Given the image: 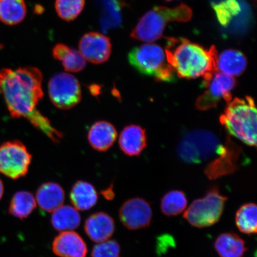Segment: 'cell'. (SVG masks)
I'll return each instance as SVG.
<instances>
[{
    "mask_svg": "<svg viewBox=\"0 0 257 257\" xmlns=\"http://www.w3.org/2000/svg\"><path fill=\"white\" fill-rule=\"evenodd\" d=\"M101 195L103 196L106 200L111 201L113 200L115 197V193L112 189V185L110 186L104 190L101 191Z\"/></svg>",
    "mask_w": 257,
    "mask_h": 257,
    "instance_id": "32",
    "label": "cell"
},
{
    "mask_svg": "<svg viewBox=\"0 0 257 257\" xmlns=\"http://www.w3.org/2000/svg\"><path fill=\"white\" fill-rule=\"evenodd\" d=\"M165 1L169 2L174 1V0H165Z\"/></svg>",
    "mask_w": 257,
    "mask_h": 257,
    "instance_id": "34",
    "label": "cell"
},
{
    "mask_svg": "<svg viewBox=\"0 0 257 257\" xmlns=\"http://www.w3.org/2000/svg\"><path fill=\"white\" fill-rule=\"evenodd\" d=\"M35 199L42 210L51 213L63 205L65 192L57 183L46 182L38 188Z\"/></svg>",
    "mask_w": 257,
    "mask_h": 257,
    "instance_id": "18",
    "label": "cell"
},
{
    "mask_svg": "<svg viewBox=\"0 0 257 257\" xmlns=\"http://www.w3.org/2000/svg\"><path fill=\"white\" fill-rule=\"evenodd\" d=\"M128 60L138 72L157 81L172 82L176 80L175 72L158 45L147 44L134 48L128 53Z\"/></svg>",
    "mask_w": 257,
    "mask_h": 257,
    "instance_id": "5",
    "label": "cell"
},
{
    "mask_svg": "<svg viewBox=\"0 0 257 257\" xmlns=\"http://www.w3.org/2000/svg\"><path fill=\"white\" fill-rule=\"evenodd\" d=\"M247 59L240 51L233 49L224 50L217 57L218 71L231 76H238L245 71Z\"/></svg>",
    "mask_w": 257,
    "mask_h": 257,
    "instance_id": "21",
    "label": "cell"
},
{
    "mask_svg": "<svg viewBox=\"0 0 257 257\" xmlns=\"http://www.w3.org/2000/svg\"><path fill=\"white\" fill-rule=\"evenodd\" d=\"M224 145L216 135L206 130H195L182 138L178 155L183 162L199 164L222 152Z\"/></svg>",
    "mask_w": 257,
    "mask_h": 257,
    "instance_id": "6",
    "label": "cell"
},
{
    "mask_svg": "<svg viewBox=\"0 0 257 257\" xmlns=\"http://www.w3.org/2000/svg\"><path fill=\"white\" fill-rule=\"evenodd\" d=\"M110 38L97 32L86 33L80 40L79 52L85 60L93 64L103 63L111 53Z\"/></svg>",
    "mask_w": 257,
    "mask_h": 257,
    "instance_id": "12",
    "label": "cell"
},
{
    "mask_svg": "<svg viewBox=\"0 0 257 257\" xmlns=\"http://www.w3.org/2000/svg\"><path fill=\"white\" fill-rule=\"evenodd\" d=\"M188 207V199L184 192L170 191L163 196L160 202L162 213L168 217L178 216Z\"/></svg>",
    "mask_w": 257,
    "mask_h": 257,
    "instance_id": "26",
    "label": "cell"
},
{
    "mask_svg": "<svg viewBox=\"0 0 257 257\" xmlns=\"http://www.w3.org/2000/svg\"><path fill=\"white\" fill-rule=\"evenodd\" d=\"M70 199L77 210L87 211L98 201V193L94 186L86 181H78L72 186Z\"/></svg>",
    "mask_w": 257,
    "mask_h": 257,
    "instance_id": "20",
    "label": "cell"
},
{
    "mask_svg": "<svg viewBox=\"0 0 257 257\" xmlns=\"http://www.w3.org/2000/svg\"><path fill=\"white\" fill-rule=\"evenodd\" d=\"M70 50V48L63 44H58L53 49V56L57 60L62 61Z\"/></svg>",
    "mask_w": 257,
    "mask_h": 257,
    "instance_id": "31",
    "label": "cell"
},
{
    "mask_svg": "<svg viewBox=\"0 0 257 257\" xmlns=\"http://www.w3.org/2000/svg\"><path fill=\"white\" fill-rule=\"evenodd\" d=\"M121 248L115 240L97 243L92 249L91 257H121Z\"/></svg>",
    "mask_w": 257,
    "mask_h": 257,
    "instance_id": "30",
    "label": "cell"
},
{
    "mask_svg": "<svg viewBox=\"0 0 257 257\" xmlns=\"http://www.w3.org/2000/svg\"><path fill=\"white\" fill-rule=\"evenodd\" d=\"M116 128L110 122L96 121L89 128L88 140L90 146L99 152L110 149L117 139Z\"/></svg>",
    "mask_w": 257,
    "mask_h": 257,
    "instance_id": "16",
    "label": "cell"
},
{
    "mask_svg": "<svg viewBox=\"0 0 257 257\" xmlns=\"http://www.w3.org/2000/svg\"><path fill=\"white\" fill-rule=\"evenodd\" d=\"M61 62L64 70L69 72H81L86 66V60L79 51L72 48H70L69 52L64 57Z\"/></svg>",
    "mask_w": 257,
    "mask_h": 257,
    "instance_id": "29",
    "label": "cell"
},
{
    "mask_svg": "<svg viewBox=\"0 0 257 257\" xmlns=\"http://www.w3.org/2000/svg\"><path fill=\"white\" fill-rule=\"evenodd\" d=\"M235 85L236 80L232 76L219 71L215 72L210 78L202 81V86L206 90L197 99L196 107L202 111L210 110L221 99L227 103L232 100L231 92Z\"/></svg>",
    "mask_w": 257,
    "mask_h": 257,
    "instance_id": "10",
    "label": "cell"
},
{
    "mask_svg": "<svg viewBox=\"0 0 257 257\" xmlns=\"http://www.w3.org/2000/svg\"><path fill=\"white\" fill-rule=\"evenodd\" d=\"M36 199L31 192L21 191L16 192L10 202L9 213L19 219L28 218L37 207Z\"/></svg>",
    "mask_w": 257,
    "mask_h": 257,
    "instance_id": "23",
    "label": "cell"
},
{
    "mask_svg": "<svg viewBox=\"0 0 257 257\" xmlns=\"http://www.w3.org/2000/svg\"><path fill=\"white\" fill-rule=\"evenodd\" d=\"M25 0H0V21L13 26L20 24L27 16Z\"/></svg>",
    "mask_w": 257,
    "mask_h": 257,
    "instance_id": "24",
    "label": "cell"
},
{
    "mask_svg": "<svg viewBox=\"0 0 257 257\" xmlns=\"http://www.w3.org/2000/svg\"><path fill=\"white\" fill-rule=\"evenodd\" d=\"M81 221L78 210L70 205H62L53 212L51 223L54 229L59 232L73 231L77 229Z\"/></svg>",
    "mask_w": 257,
    "mask_h": 257,
    "instance_id": "22",
    "label": "cell"
},
{
    "mask_svg": "<svg viewBox=\"0 0 257 257\" xmlns=\"http://www.w3.org/2000/svg\"><path fill=\"white\" fill-rule=\"evenodd\" d=\"M230 134L248 146H256V110L252 97L235 98L229 102L220 117Z\"/></svg>",
    "mask_w": 257,
    "mask_h": 257,
    "instance_id": "3",
    "label": "cell"
},
{
    "mask_svg": "<svg viewBox=\"0 0 257 257\" xmlns=\"http://www.w3.org/2000/svg\"><path fill=\"white\" fill-rule=\"evenodd\" d=\"M119 218L122 224L128 230L144 229L152 223V208L144 198L128 199L120 208Z\"/></svg>",
    "mask_w": 257,
    "mask_h": 257,
    "instance_id": "11",
    "label": "cell"
},
{
    "mask_svg": "<svg viewBox=\"0 0 257 257\" xmlns=\"http://www.w3.org/2000/svg\"><path fill=\"white\" fill-rule=\"evenodd\" d=\"M84 231L93 242H104L110 238L114 233V221L110 215L105 212H96L86 218Z\"/></svg>",
    "mask_w": 257,
    "mask_h": 257,
    "instance_id": "15",
    "label": "cell"
},
{
    "mask_svg": "<svg viewBox=\"0 0 257 257\" xmlns=\"http://www.w3.org/2000/svg\"><path fill=\"white\" fill-rule=\"evenodd\" d=\"M214 246L220 257H243L247 251L245 240L233 232L219 234L215 239Z\"/></svg>",
    "mask_w": 257,
    "mask_h": 257,
    "instance_id": "19",
    "label": "cell"
},
{
    "mask_svg": "<svg viewBox=\"0 0 257 257\" xmlns=\"http://www.w3.org/2000/svg\"><path fill=\"white\" fill-rule=\"evenodd\" d=\"M192 11L181 4L174 8L158 6L146 13L131 32L134 39L152 43L162 38L169 22H186L191 20Z\"/></svg>",
    "mask_w": 257,
    "mask_h": 257,
    "instance_id": "4",
    "label": "cell"
},
{
    "mask_svg": "<svg viewBox=\"0 0 257 257\" xmlns=\"http://www.w3.org/2000/svg\"><path fill=\"white\" fill-rule=\"evenodd\" d=\"M4 185H3V183L1 179H0V200H2L3 194H4Z\"/></svg>",
    "mask_w": 257,
    "mask_h": 257,
    "instance_id": "33",
    "label": "cell"
},
{
    "mask_svg": "<svg viewBox=\"0 0 257 257\" xmlns=\"http://www.w3.org/2000/svg\"><path fill=\"white\" fill-rule=\"evenodd\" d=\"M48 88L51 101L60 110H69L81 101V86L71 74L56 73L50 79Z\"/></svg>",
    "mask_w": 257,
    "mask_h": 257,
    "instance_id": "9",
    "label": "cell"
},
{
    "mask_svg": "<svg viewBox=\"0 0 257 257\" xmlns=\"http://www.w3.org/2000/svg\"><path fill=\"white\" fill-rule=\"evenodd\" d=\"M235 223L241 233L247 235L256 234L257 231V207L253 202L240 206L235 214Z\"/></svg>",
    "mask_w": 257,
    "mask_h": 257,
    "instance_id": "25",
    "label": "cell"
},
{
    "mask_svg": "<svg viewBox=\"0 0 257 257\" xmlns=\"http://www.w3.org/2000/svg\"><path fill=\"white\" fill-rule=\"evenodd\" d=\"M43 80V73L37 67L3 69L0 70V94L13 118H27L35 127L57 143L62 139V134L54 128L48 118L37 108L44 96Z\"/></svg>",
    "mask_w": 257,
    "mask_h": 257,
    "instance_id": "1",
    "label": "cell"
},
{
    "mask_svg": "<svg viewBox=\"0 0 257 257\" xmlns=\"http://www.w3.org/2000/svg\"><path fill=\"white\" fill-rule=\"evenodd\" d=\"M32 157L20 141H9L0 145V173L12 179L27 175Z\"/></svg>",
    "mask_w": 257,
    "mask_h": 257,
    "instance_id": "8",
    "label": "cell"
},
{
    "mask_svg": "<svg viewBox=\"0 0 257 257\" xmlns=\"http://www.w3.org/2000/svg\"><path fill=\"white\" fill-rule=\"evenodd\" d=\"M210 3L218 22L223 27H226L241 11L237 0H210Z\"/></svg>",
    "mask_w": 257,
    "mask_h": 257,
    "instance_id": "27",
    "label": "cell"
},
{
    "mask_svg": "<svg viewBox=\"0 0 257 257\" xmlns=\"http://www.w3.org/2000/svg\"><path fill=\"white\" fill-rule=\"evenodd\" d=\"M118 144L127 156H139L147 146L146 131L136 124L128 125L121 132Z\"/></svg>",
    "mask_w": 257,
    "mask_h": 257,
    "instance_id": "17",
    "label": "cell"
},
{
    "mask_svg": "<svg viewBox=\"0 0 257 257\" xmlns=\"http://www.w3.org/2000/svg\"><path fill=\"white\" fill-rule=\"evenodd\" d=\"M53 251L59 257H86L87 245L79 234L74 231L61 232L54 239Z\"/></svg>",
    "mask_w": 257,
    "mask_h": 257,
    "instance_id": "14",
    "label": "cell"
},
{
    "mask_svg": "<svg viewBox=\"0 0 257 257\" xmlns=\"http://www.w3.org/2000/svg\"><path fill=\"white\" fill-rule=\"evenodd\" d=\"M227 201L217 186H213L203 197L192 202L186 209L184 217L191 226L199 229L211 227L220 220Z\"/></svg>",
    "mask_w": 257,
    "mask_h": 257,
    "instance_id": "7",
    "label": "cell"
},
{
    "mask_svg": "<svg viewBox=\"0 0 257 257\" xmlns=\"http://www.w3.org/2000/svg\"><path fill=\"white\" fill-rule=\"evenodd\" d=\"M165 53L170 65L179 78L207 80L218 71L217 51L182 38H166Z\"/></svg>",
    "mask_w": 257,
    "mask_h": 257,
    "instance_id": "2",
    "label": "cell"
},
{
    "mask_svg": "<svg viewBox=\"0 0 257 257\" xmlns=\"http://www.w3.org/2000/svg\"><path fill=\"white\" fill-rule=\"evenodd\" d=\"M85 5V0H56L55 9L61 19L70 22L78 17Z\"/></svg>",
    "mask_w": 257,
    "mask_h": 257,
    "instance_id": "28",
    "label": "cell"
},
{
    "mask_svg": "<svg viewBox=\"0 0 257 257\" xmlns=\"http://www.w3.org/2000/svg\"><path fill=\"white\" fill-rule=\"evenodd\" d=\"M240 152V148L230 139H227L222 152L214 162L209 164L205 169V175L209 179L214 180L236 171Z\"/></svg>",
    "mask_w": 257,
    "mask_h": 257,
    "instance_id": "13",
    "label": "cell"
}]
</instances>
